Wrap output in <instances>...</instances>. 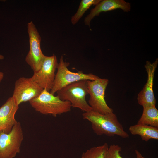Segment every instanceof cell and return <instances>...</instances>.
<instances>
[{
  "mask_svg": "<svg viewBox=\"0 0 158 158\" xmlns=\"http://www.w3.org/2000/svg\"><path fill=\"white\" fill-rule=\"evenodd\" d=\"M108 148V145L106 143L92 147L84 152L81 158H105Z\"/></svg>",
  "mask_w": 158,
  "mask_h": 158,
  "instance_id": "9a60e30c",
  "label": "cell"
},
{
  "mask_svg": "<svg viewBox=\"0 0 158 158\" xmlns=\"http://www.w3.org/2000/svg\"><path fill=\"white\" fill-rule=\"evenodd\" d=\"M87 80H80L66 86L56 92L57 96L63 101L70 102L71 107L79 108L84 112L92 110L85 99L88 94Z\"/></svg>",
  "mask_w": 158,
  "mask_h": 158,
  "instance_id": "3957f363",
  "label": "cell"
},
{
  "mask_svg": "<svg viewBox=\"0 0 158 158\" xmlns=\"http://www.w3.org/2000/svg\"><path fill=\"white\" fill-rule=\"evenodd\" d=\"M158 63L157 59L152 63L147 61L145 68L147 74V79L142 90L138 94L137 100L138 103L142 107L155 105L156 100L153 89V80L155 71Z\"/></svg>",
  "mask_w": 158,
  "mask_h": 158,
  "instance_id": "30bf717a",
  "label": "cell"
},
{
  "mask_svg": "<svg viewBox=\"0 0 158 158\" xmlns=\"http://www.w3.org/2000/svg\"><path fill=\"white\" fill-rule=\"evenodd\" d=\"M135 152L136 155V158H146L143 157L138 150H136Z\"/></svg>",
  "mask_w": 158,
  "mask_h": 158,
  "instance_id": "ac0fdd59",
  "label": "cell"
},
{
  "mask_svg": "<svg viewBox=\"0 0 158 158\" xmlns=\"http://www.w3.org/2000/svg\"><path fill=\"white\" fill-rule=\"evenodd\" d=\"M27 28L30 49L25 60L34 72H35L41 68L46 56L43 54L41 49V36L32 21L28 23Z\"/></svg>",
  "mask_w": 158,
  "mask_h": 158,
  "instance_id": "52a82bcc",
  "label": "cell"
},
{
  "mask_svg": "<svg viewBox=\"0 0 158 158\" xmlns=\"http://www.w3.org/2000/svg\"><path fill=\"white\" fill-rule=\"evenodd\" d=\"M82 116L84 119L91 123L93 131L97 135L110 137L117 135L123 138L129 137L113 112L102 114L92 110L84 112Z\"/></svg>",
  "mask_w": 158,
  "mask_h": 158,
  "instance_id": "6da1fadb",
  "label": "cell"
},
{
  "mask_svg": "<svg viewBox=\"0 0 158 158\" xmlns=\"http://www.w3.org/2000/svg\"><path fill=\"white\" fill-rule=\"evenodd\" d=\"M43 89L30 78L21 77L15 82L12 97L19 106L22 103L29 102L37 97Z\"/></svg>",
  "mask_w": 158,
  "mask_h": 158,
  "instance_id": "9c48e42d",
  "label": "cell"
},
{
  "mask_svg": "<svg viewBox=\"0 0 158 158\" xmlns=\"http://www.w3.org/2000/svg\"><path fill=\"white\" fill-rule=\"evenodd\" d=\"M121 9L126 12L131 9L130 4L123 0H104L101 1L90 11L85 18L84 22L89 25L91 20L95 16H98L101 12Z\"/></svg>",
  "mask_w": 158,
  "mask_h": 158,
  "instance_id": "7c38bea8",
  "label": "cell"
},
{
  "mask_svg": "<svg viewBox=\"0 0 158 158\" xmlns=\"http://www.w3.org/2000/svg\"><path fill=\"white\" fill-rule=\"evenodd\" d=\"M18 106L11 97L0 107V132L9 133L18 122L15 116Z\"/></svg>",
  "mask_w": 158,
  "mask_h": 158,
  "instance_id": "8fae6325",
  "label": "cell"
},
{
  "mask_svg": "<svg viewBox=\"0 0 158 158\" xmlns=\"http://www.w3.org/2000/svg\"><path fill=\"white\" fill-rule=\"evenodd\" d=\"M4 58V57L3 55L0 54V60H2Z\"/></svg>",
  "mask_w": 158,
  "mask_h": 158,
  "instance_id": "ffe728a7",
  "label": "cell"
},
{
  "mask_svg": "<svg viewBox=\"0 0 158 158\" xmlns=\"http://www.w3.org/2000/svg\"><path fill=\"white\" fill-rule=\"evenodd\" d=\"M4 76V73L0 71V82L3 79Z\"/></svg>",
  "mask_w": 158,
  "mask_h": 158,
  "instance_id": "d6986e66",
  "label": "cell"
},
{
  "mask_svg": "<svg viewBox=\"0 0 158 158\" xmlns=\"http://www.w3.org/2000/svg\"><path fill=\"white\" fill-rule=\"evenodd\" d=\"M108 82V79L106 78L87 80V91L90 95L89 104L92 111L102 114L113 112L105 99V90Z\"/></svg>",
  "mask_w": 158,
  "mask_h": 158,
  "instance_id": "5b68a950",
  "label": "cell"
},
{
  "mask_svg": "<svg viewBox=\"0 0 158 158\" xmlns=\"http://www.w3.org/2000/svg\"><path fill=\"white\" fill-rule=\"evenodd\" d=\"M100 0H82L76 13L71 18L73 25L76 24L82 17L85 11L92 5H96L101 1Z\"/></svg>",
  "mask_w": 158,
  "mask_h": 158,
  "instance_id": "2e32d148",
  "label": "cell"
},
{
  "mask_svg": "<svg viewBox=\"0 0 158 158\" xmlns=\"http://www.w3.org/2000/svg\"><path fill=\"white\" fill-rule=\"evenodd\" d=\"M56 56H46L40 69L34 72L30 78L43 89L49 92L51 89L55 78V72L58 65Z\"/></svg>",
  "mask_w": 158,
  "mask_h": 158,
  "instance_id": "ba28073f",
  "label": "cell"
},
{
  "mask_svg": "<svg viewBox=\"0 0 158 158\" xmlns=\"http://www.w3.org/2000/svg\"><path fill=\"white\" fill-rule=\"evenodd\" d=\"M29 102L36 111L54 117L70 111L71 107L70 102L61 100L57 95L55 96L45 89L39 96Z\"/></svg>",
  "mask_w": 158,
  "mask_h": 158,
  "instance_id": "7a4b0ae2",
  "label": "cell"
},
{
  "mask_svg": "<svg viewBox=\"0 0 158 158\" xmlns=\"http://www.w3.org/2000/svg\"><path fill=\"white\" fill-rule=\"evenodd\" d=\"M23 140V131L19 122L8 133L0 132V158H14L20 152Z\"/></svg>",
  "mask_w": 158,
  "mask_h": 158,
  "instance_id": "8992f818",
  "label": "cell"
},
{
  "mask_svg": "<svg viewBox=\"0 0 158 158\" xmlns=\"http://www.w3.org/2000/svg\"><path fill=\"white\" fill-rule=\"evenodd\" d=\"M129 130L133 135H138L142 140L147 141L151 139L158 140V127L137 123L130 126Z\"/></svg>",
  "mask_w": 158,
  "mask_h": 158,
  "instance_id": "4fadbf2b",
  "label": "cell"
},
{
  "mask_svg": "<svg viewBox=\"0 0 158 158\" xmlns=\"http://www.w3.org/2000/svg\"><path fill=\"white\" fill-rule=\"evenodd\" d=\"M121 147L117 145L113 144L109 147L105 158H123L121 155Z\"/></svg>",
  "mask_w": 158,
  "mask_h": 158,
  "instance_id": "e0dca14e",
  "label": "cell"
},
{
  "mask_svg": "<svg viewBox=\"0 0 158 158\" xmlns=\"http://www.w3.org/2000/svg\"><path fill=\"white\" fill-rule=\"evenodd\" d=\"M142 115L138 123L158 127V110L155 105L143 106Z\"/></svg>",
  "mask_w": 158,
  "mask_h": 158,
  "instance_id": "5bb4252c",
  "label": "cell"
},
{
  "mask_svg": "<svg viewBox=\"0 0 158 158\" xmlns=\"http://www.w3.org/2000/svg\"><path fill=\"white\" fill-rule=\"evenodd\" d=\"M69 63L65 61L61 56L57 67L53 86L50 91L54 95L63 87L75 82L80 80H95L100 78L92 73L85 74L82 71L74 72L70 71L68 68Z\"/></svg>",
  "mask_w": 158,
  "mask_h": 158,
  "instance_id": "277c9868",
  "label": "cell"
}]
</instances>
